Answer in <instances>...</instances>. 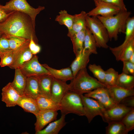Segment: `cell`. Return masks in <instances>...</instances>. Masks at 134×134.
<instances>
[{"label":"cell","mask_w":134,"mask_h":134,"mask_svg":"<svg viewBox=\"0 0 134 134\" xmlns=\"http://www.w3.org/2000/svg\"><path fill=\"white\" fill-rule=\"evenodd\" d=\"M0 32L7 35L16 36L27 39L33 37L37 43L35 27L31 19L20 11H12L5 20L0 22Z\"/></svg>","instance_id":"6da1fadb"},{"label":"cell","mask_w":134,"mask_h":134,"mask_svg":"<svg viewBox=\"0 0 134 134\" xmlns=\"http://www.w3.org/2000/svg\"><path fill=\"white\" fill-rule=\"evenodd\" d=\"M131 14V12L127 11H120L112 16L104 17L98 15L97 17L106 28L110 39H113L116 40L119 34L125 33L127 22Z\"/></svg>","instance_id":"7a4b0ae2"},{"label":"cell","mask_w":134,"mask_h":134,"mask_svg":"<svg viewBox=\"0 0 134 134\" xmlns=\"http://www.w3.org/2000/svg\"><path fill=\"white\" fill-rule=\"evenodd\" d=\"M70 91L81 95L97 88L106 86L91 76L86 67L80 70L69 84Z\"/></svg>","instance_id":"3957f363"},{"label":"cell","mask_w":134,"mask_h":134,"mask_svg":"<svg viewBox=\"0 0 134 134\" xmlns=\"http://www.w3.org/2000/svg\"><path fill=\"white\" fill-rule=\"evenodd\" d=\"M86 25L94 36L97 47L107 49V43L110 40L107 31L102 22L97 16L87 15Z\"/></svg>","instance_id":"277c9868"},{"label":"cell","mask_w":134,"mask_h":134,"mask_svg":"<svg viewBox=\"0 0 134 134\" xmlns=\"http://www.w3.org/2000/svg\"><path fill=\"white\" fill-rule=\"evenodd\" d=\"M61 115L73 113L80 116H84L83 105L80 96L71 91L67 92L60 103Z\"/></svg>","instance_id":"5b68a950"},{"label":"cell","mask_w":134,"mask_h":134,"mask_svg":"<svg viewBox=\"0 0 134 134\" xmlns=\"http://www.w3.org/2000/svg\"><path fill=\"white\" fill-rule=\"evenodd\" d=\"M5 11L11 12L18 11L24 13L31 18L33 24L35 27L36 17L42 11L45 9L44 6H39L35 8L31 6L26 0H10L2 6Z\"/></svg>","instance_id":"8992f818"},{"label":"cell","mask_w":134,"mask_h":134,"mask_svg":"<svg viewBox=\"0 0 134 134\" xmlns=\"http://www.w3.org/2000/svg\"><path fill=\"white\" fill-rule=\"evenodd\" d=\"M82 100L84 116L90 123L96 116H101L106 110L98 101L83 95H80Z\"/></svg>","instance_id":"52a82bcc"},{"label":"cell","mask_w":134,"mask_h":134,"mask_svg":"<svg viewBox=\"0 0 134 134\" xmlns=\"http://www.w3.org/2000/svg\"><path fill=\"white\" fill-rule=\"evenodd\" d=\"M30 40H28L23 45L14 50L13 62L8 67L12 69L20 68L30 60L33 55L29 47Z\"/></svg>","instance_id":"ba28073f"},{"label":"cell","mask_w":134,"mask_h":134,"mask_svg":"<svg viewBox=\"0 0 134 134\" xmlns=\"http://www.w3.org/2000/svg\"><path fill=\"white\" fill-rule=\"evenodd\" d=\"M22 73L27 77L50 75L47 70L39 62L38 57L34 55L29 61L20 68Z\"/></svg>","instance_id":"9c48e42d"},{"label":"cell","mask_w":134,"mask_h":134,"mask_svg":"<svg viewBox=\"0 0 134 134\" xmlns=\"http://www.w3.org/2000/svg\"><path fill=\"white\" fill-rule=\"evenodd\" d=\"M134 108L126 106L121 104H116L106 109L101 116L106 122L114 121H121L124 116Z\"/></svg>","instance_id":"30bf717a"},{"label":"cell","mask_w":134,"mask_h":134,"mask_svg":"<svg viewBox=\"0 0 134 134\" xmlns=\"http://www.w3.org/2000/svg\"><path fill=\"white\" fill-rule=\"evenodd\" d=\"M84 95L97 100L106 109L116 104L111 97L106 87L97 88Z\"/></svg>","instance_id":"8fae6325"},{"label":"cell","mask_w":134,"mask_h":134,"mask_svg":"<svg viewBox=\"0 0 134 134\" xmlns=\"http://www.w3.org/2000/svg\"><path fill=\"white\" fill-rule=\"evenodd\" d=\"M96 7L87 13L90 16L99 15L104 17L112 16L116 15L120 11L119 8L108 2L102 1L98 2Z\"/></svg>","instance_id":"7c38bea8"},{"label":"cell","mask_w":134,"mask_h":134,"mask_svg":"<svg viewBox=\"0 0 134 134\" xmlns=\"http://www.w3.org/2000/svg\"><path fill=\"white\" fill-rule=\"evenodd\" d=\"M58 110L47 109L40 111L35 116L36 121L34 124L35 133L43 129L48 124L56 120Z\"/></svg>","instance_id":"4fadbf2b"},{"label":"cell","mask_w":134,"mask_h":134,"mask_svg":"<svg viewBox=\"0 0 134 134\" xmlns=\"http://www.w3.org/2000/svg\"><path fill=\"white\" fill-rule=\"evenodd\" d=\"M109 47L117 61L123 62L128 60L134 53V38L126 44H121L114 47Z\"/></svg>","instance_id":"5bb4252c"},{"label":"cell","mask_w":134,"mask_h":134,"mask_svg":"<svg viewBox=\"0 0 134 134\" xmlns=\"http://www.w3.org/2000/svg\"><path fill=\"white\" fill-rule=\"evenodd\" d=\"M70 84L66 82L53 78L51 91V98L59 103L66 93L70 91Z\"/></svg>","instance_id":"9a60e30c"},{"label":"cell","mask_w":134,"mask_h":134,"mask_svg":"<svg viewBox=\"0 0 134 134\" xmlns=\"http://www.w3.org/2000/svg\"><path fill=\"white\" fill-rule=\"evenodd\" d=\"M1 100L6 104V106H14L22 97L11 86L9 82L2 89Z\"/></svg>","instance_id":"2e32d148"},{"label":"cell","mask_w":134,"mask_h":134,"mask_svg":"<svg viewBox=\"0 0 134 134\" xmlns=\"http://www.w3.org/2000/svg\"><path fill=\"white\" fill-rule=\"evenodd\" d=\"M91 54L88 51L83 49L76 56L70 67L74 78L80 70L86 67L89 61L90 56Z\"/></svg>","instance_id":"e0dca14e"},{"label":"cell","mask_w":134,"mask_h":134,"mask_svg":"<svg viewBox=\"0 0 134 134\" xmlns=\"http://www.w3.org/2000/svg\"><path fill=\"white\" fill-rule=\"evenodd\" d=\"M110 95L116 104H119L124 98L134 96V88L129 89L116 86H107Z\"/></svg>","instance_id":"ac0fdd59"},{"label":"cell","mask_w":134,"mask_h":134,"mask_svg":"<svg viewBox=\"0 0 134 134\" xmlns=\"http://www.w3.org/2000/svg\"><path fill=\"white\" fill-rule=\"evenodd\" d=\"M87 15V13L83 11L78 14L74 15L72 27L70 30L68 31V36L70 38L75 34L86 29V18Z\"/></svg>","instance_id":"d6986e66"},{"label":"cell","mask_w":134,"mask_h":134,"mask_svg":"<svg viewBox=\"0 0 134 134\" xmlns=\"http://www.w3.org/2000/svg\"><path fill=\"white\" fill-rule=\"evenodd\" d=\"M24 96L34 99L40 96L38 81L36 76L27 77Z\"/></svg>","instance_id":"ffe728a7"},{"label":"cell","mask_w":134,"mask_h":134,"mask_svg":"<svg viewBox=\"0 0 134 134\" xmlns=\"http://www.w3.org/2000/svg\"><path fill=\"white\" fill-rule=\"evenodd\" d=\"M42 65L53 78L66 82L72 80L74 77L70 67L58 69L52 68L46 64Z\"/></svg>","instance_id":"44dd1931"},{"label":"cell","mask_w":134,"mask_h":134,"mask_svg":"<svg viewBox=\"0 0 134 134\" xmlns=\"http://www.w3.org/2000/svg\"><path fill=\"white\" fill-rule=\"evenodd\" d=\"M39 83L40 96L51 98V91L53 77L50 75L36 76Z\"/></svg>","instance_id":"7402d4cb"},{"label":"cell","mask_w":134,"mask_h":134,"mask_svg":"<svg viewBox=\"0 0 134 134\" xmlns=\"http://www.w3.org/2000/svg\"><path fill=\"white\" fill-rule=\"evenodd\" d=\"M65 115H61L57 120L50 123L44 129L35 133V134H58L66 124Z\"/></svg>","instance_id":"603a6c76"},{"label":"cell","mask_w":134,"mask_h":134,"mask_svg":"<svg viewBox=\"0 0 134 134\" xmlns=\"http://www.w3.org/2000/svg\"><path fill=\"white\" fill-rule=\"evenodd\" d=\"M27 78L19 68H17L15 69L14 80L12 82H10L11 86L22 96H24Z\"/></svg>","instance_id":"cb8c5ba5"},{"label":"cell","mask_w":134,"mask_h":134,"mask_svg":"<svg viewBox=\"0 0 134 134\" xmlns=\"http://www.w3.org/2000/svg\"><path fill=\"white\" fill-rule=\"evenodd\" d=\"M17 105L26 111L32 113L35 116L40 111L35 99L28 97L22 96Z\"/></svg>","instance_id":"d4e9b609"},{"label":"cell","mask_w":134,"mask_h":134,"mask_svg":"<svg viewBox=\"0 0 134 134\" xmlns=\"http://www.w3.org/2000/svg\"><path fill=\"white\" fill-rule=\"evenodd\" d=\"M86 29L76 34L70 38L75 56L83 50Z\"/></svg>","instance_id":"484cf974"},{"label":"cell","mask_w":134,"mask_h":134,"mask_svg":"<svg viewBox=\"0 0 134 134\" xmlns=\"http://www.w3.org/2000/svg\"><path fill=\"white\" fill-rule=\"evenodd\" d=\"M40 111L47 109L60 110V104L51 98L39 96L35 99Z\"/></svg>","instance_id":"4316f807"},{"label":"cell","mask_w":134,"mask_h":134,"mask_svg":"<svg viewBox=\"0 0 134 134\" xmlns=\"http://www.w3.org/2000/svg\"><path fill=\"white\" fill-rule=\"evenodd\" d=\"M97 45L95 39L89 29L86 27L84 43V50L91 54H97Z\"/></svg>","instance_id":"83f0119b"},{"label":"cell","mask_w":134,"mask_h":134,"mask_svg":"<svg viewBox=\"0 0 134 134\" xmlns=\"http://www.w3.org/2000/svg\"><path fill=\"white\" fill-rule=\"evenodd\" d=\"M115 86L127 89L134 88V76L122 72L118 74Z\"/></svg>","instance_id":"f1b7e54d"},{"label":"cell","mask_w":134,"mask_h":134,"mask_svg":"<svg viewBox=\"0 0 134 134\" xmlns=\"http://www.w3.org/2000/svg\"><path fill=\"white\" fill-rule=\"evenodd\" d=\"M74 17V15L69 14L67 11L61 10L59 12V14L56 16L55 20L60 25L65 26L69 31L72 28Z\"/></svg>","instance_id":"f546056e"},{"label":"cell","mask_w":134,"mask_h":134,"mask_svg":"<svg viewBox=\"0 0 134 134\" xmlns=\"http://www.w3.org/2000/svg\"><path fill=\"white\" fill-rule=\"evenodd\" d=\"M105 128L106 134H127L124 124L121 121H114L108 122Z\"/></svg>","instance_id":"4dcf8cb0"},{"label":"cell","mask_w":134,"mask_h":134,"mask_svg":"<svg viewBox=\"0 0 134 134\" xmlns=\"http://www.w3.org/2000/svg\"><path fill=\"white\" fill-rule=\"evenodd\" d=\"M119 74L118 71L110 68L105 71L104 84L107 86H115Z\"/></svg>","instance_id":"1f68e13d"},{"label":"cell","mask_w":134,"mask_h":134,"mask_svg":"<svg viewBox=\"0 0 134 134\" xmlns=\"http://www.w3.org/2000/svg\"><path fill=\"white\" fill-rule=\"evenodd\" d=\"M88 68L97 80L104 84L105 71L101 67L95 64H90Z\"/></svg>","instance_id":"d6a6232c"},{"label":"cell","mask_w":134,"mask_h":134,"mask_svg":"<svg viewBox=\"0 0 134 134\" xmlns=\"http://www.w3.org/2000/svg\"><path fill=\"white\" fill-rule=\"evenodd\" d=\"M6 36L8 40L10 48L11 50H14L17 49L29 40L16 36Z\"/></svg>","instance_id":"836d02e7"},{"label":"cell","mask_w":134,"mask_h":134,"mask_svg":"<svg viewBox=\"0 0 134 134\" xmlns=\"http://www.w3.org/2000/svg\"><path fill=\"white\" fill-rule=\"evenodd\" d=\"M121 121L124 125L128 133L134 129V108L128 113Z\"/></svg>","instance_id":"e575fe53"},{"label":"cell","mask_w":134,"mask_h":134,"mask_svg":"<svg viewBox=\"0 0 134 134\" xmlns=\"http://www.w3.org/2000/svg\"><path fill=\"white\" fill-rule=\"evenodd\" d=\"M14 50H11L3 55L0 58V66L2 67H8L12 63L13 60Z\"/></svg>","instance_id":"d590c367"},{"label":"cell","mask_w":134,"mask_h":134,"mask_svg":"<svg viewBox=\"0 0 134 134\" xmlns=\"http://www.w3.org/2000/svg\"><path fill=\"white\" fill-rule=\"evenodd\" d=\"M11 50L7 36L3 34L0 36V58L4 54Z\"/></svg>","instance_id":"8d00e7d4"},{"label":"cell","mask_w":134,"mask_h":134,"mask_svg":"<svg viewBox=\"0 0 134 134\" xmlns=\"http://www.w3.org/2000/svg\"><path fill=\"white\" fill-rule=\"evenodd\" d=\"M123 62V72L127 74L134 76V64L129 60Z\"/></svg>","instance_id":"74e56055"},{"label":"cell","mask_w":134,"mask_h":134,"mask_svg":"<svg viewBox=\"0 0 134 134\" xmlns=\"http://www.w3.org/2000/svg\"><path fill=\"white\" fill-rule=\"evenodd\" d=\"M29 47L32 53L34 55L39 53L41 50L40 47L35 42L33 37H32L30 39Z\"/></svg>","instance_id":"f35d334b"},{"label":"cell","mask_w":134,"mask_h":134,"mask_svg":"<svg viewBox=\"0 0 134 134\" xmlns=\"http://www.w3.org/2000/svg\"><path fill=\"white\" fill-rule=\"evenodd\" d=\"M101 1L108 2L114 5L119 8L120 11H127L124 0H101Z\"/></svg>","instance_id":"ab89813d"},{"label":"cell","mask_w":134,"mask_h":134,"mask_svg":"<svg viewBox=\"0 0 134 134\" xmlns=\"http://www.w3.org/2000/svg\"><path fill=\"white\" fill-rule=\"evenodd\" d=\"M119 103L127 107L134 108V96H129L123 99Z\"/></svg>","instance_id":"60d3db41"},{"label":"cell","mask_w":134,"mask_h":134,"mask_svg":"<svg viewBox=\"0 0 134 134\" xmlns=\"http://www.w3.org/2000/svg\"><path fill=\"white\" fill-rule=\"evenodd\" d=\"M2 6L0 4V22L5 20L12 12H9L5 11L3 8Z\"/></svg>","instance_id":"b9f144b4"},{"label":"cell","mask_w":134,"mask_h":134,"mask_svg":"<svg viewBox=\"0 0 134 134\" xmlns=\"http://www.w3.org/2000/svg\"><path fill=\"white\" fill-rule=\"evenodd\" d=\"M128 60L132 63L134 64V53L131 56Z\"/></svg>","instance_id":"7bdbcfd3"},{"label":"cell","mask_w":134,"mask_h":134,"mask_svg":"<svg viewBox=\"0 0 134 134\" xmlns=\"http://www.w3.org/2000/svg\"><path fill=\"white\" fill-rule=\"evenodd\" d=\"M97 0H94V1L95 3V5L96 6L97 3Z\"/></svg>","instance_id":"ee69618b"},{"label":"cell","mask_w":134,"mask_h":134,"mask_svg":"<svg viewBox=\"0 0 134 134\" xmlns=\"http://www.w3.org/2000/svg\"><path fill=\"white\" fill-rule=\"evenodd\" d=\"M3 34L2 33L0 32V36H1Z\"/></svg>","instance_id":"f6af8a7d"},{"label":"cell","mask_w":134,"mask_h":134,"mask_svg":"<svg viewBox=\"0 0 134 134\" xmlns=\"http://www.w3.org/2000/svg\"><path fill=\"white\" fill-rule=\"evenodd\" d=\"M101 0H97V3L98 2H100V1H101Z\"/></svg>","instance_id":"bcb514c9"}]
</instances>
